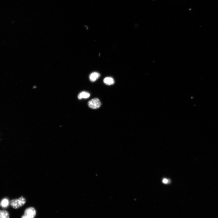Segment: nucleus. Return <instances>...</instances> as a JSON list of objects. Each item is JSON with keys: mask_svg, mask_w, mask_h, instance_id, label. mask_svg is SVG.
Masks as SVG:
<instances>
[{"mask_svg": "<svg viewBox=\"0 0 218 218\" xmlns=\"http://www.w3.org/2000/svg\"><path fill=\"white\" fill-rule=\"evenodd\" d=\"M26 199L22 197L18 199L11 200L10 203V206L14 209H18L23 206L26 203Z\"/></svg>", "mask_w": 218, "mask_h": 218, "instance_id": "obj_1", "label": "nucleus"}, {"mask_svg": "<svg viewBox=\"0 0 218 218\" xmlns=\"http://www.w3.org/2000/svg\"><path fill=\"white\" fill-rule=\"evenodd\" d=\"M36 215V212L35 208L30 207L26 208L25 210L24 215L21 218H34Z\"/></svg>", "mask_w": 218, "mask_h": 218, "instance_id": "obj_2", "label": "nucleus"}, {"mask_svg": "<svg viewBox=\"0 0 218 218\" xmlns=\"http://www.w3.org/2000/svg\"><path fill=\"white\" fill-rule=\"evenodd\" d=\"M101 105L99 100L94 98L89 101L88 103V107L92 109H97L99 108Z\"/></svg>", "mask_w": 218, "mask_h": 218, "instance_id": "obj_3", "label": "nucleus"}, {"mask_svg": "<svg viewBox=\"0 0 218 218\" xmlns=\"http://www.w3.org/2000/svg\"><path fill=\"white\" fill-rule=\"evenodd\" d=\"M100 77V74L97 72H93L90 75L89 79L92 82L96 81Z\"/></svg>", "mask_w": 218, "mask_h": 218, "instance_id": "obj_4", "label": "nucleus"}, {"mask_svg": "<svg viewBox=\"0 0 218 218\" xmlns=\"http://www.w3.org/2000/svg\"><path fill=\"white\" fill-rule=\"evenodd\" d=\"M103 81L104 83L108 85H113L115 82L114 79L111 77L105 78Z\"/></svg>", "mask_w": 218, "mask_h": 218, "instance_id": "obj_5", "label": "nucleus"}, {"mask_svg": "<svg viewBox=\"0 0 218 218\" xmlns=\"http://www.w3.org/2000/svg\"><path fill=\"white\" fill-rule=\"evenodd\" d=\"M90 96V94L88 93L83 92L81 93L78 96V98L81 100L82 98L87 99Z\"/></svg>", "mask_w": 218, "mask_h": 218, "instance_id": "obj_6", "label": "nucleus"}, {"mask_svg": "<svg viewBox=\"0 0 218 218\" xmlns=\"http://www.w3.org/2000/svg\"><path fill=\"white\" fill-rule=\"evenodd\" d=\"M10 215L6 210H0V218H9Z\"/></svg>", "mask_w": 218, "mask_h": 218, "instance_id": "obj_7", "label": "nucleus"}, {"mask_svg": "<svg viewBox=\"0 0 218 218\" xmlns=\"http://www.w3.org/2000/svg\"><path fill=\"white\" fill-rule=\"evenodd\" d=\"M9 201L8 199L4 198L2 200L1 203V206L3 208H6L9 206Z\"/></svg>", "mask_w": 218, "mask_h": 218, "instance_id": "obj_8", "label": "nucleus"}, {"mask_svg": "<svg viewBox=\"0 0 218 218\" xmlns=\"http://www.w3.org/2000/svg\"><path fill=\"white\" fill-rule=\"evenodd\" d=\"M162 182L164 184H167L168 182V180L166 178H164Z\"/></svg>", "mask_w": 218, "mask_h": 218, "instance_id": "obj_9", "label": "nucleus"}]
</instances>
